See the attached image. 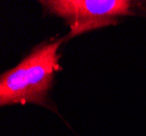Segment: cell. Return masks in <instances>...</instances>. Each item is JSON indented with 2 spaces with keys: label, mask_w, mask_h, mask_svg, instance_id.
<instances>
[{
  "label": "cell",
  "mask_w": 146,
  "mask_h": 136,
  "mask_svg": "<svg viewBox=\"0 0 146 136\" xmlns=\"http://www.w3.org/2000/svg\"><path fill=\"white\" fill-rule=\"evenodd\" d=\"M63 40L37 46L17 66L0 76V105L47 106L54 74L61 70L58 49Z\"/></svg>",
  "instance_id": "1"
},
{
  "label": "cell",
  "mask_w": 146,
  "mask_h": 136,
  "mask_svg": "<svg viewBox=\"0 0 146 136\" xmlns=\"http://www.w3.org/2000/svg\"><path fill=\"white\" fill-rule=\"evenodd\" d=\"M45 12L57 15L70 27L67 39L93 29L113 25L133 14L136 2L128 0H44Z\"/></svg>",
  "instance_id": "2"
},
{
  "label": "cell",
  "mask_w": 146,
  "mask_h": 136,
  "mask_svg": "<svg viewBox=\"0 0 146 136\" xmlns=\"http://www.w3.org/2000/svg\"><path fill=\"white\" fill-rule=\"evenodd\" d=\"M135 7L138 8V13H141L142 15L146 16V1H145V2H136ZM138 11H136V12H138Z\"/></svg>",
  "instance_id": "3"
}]
</instances>
